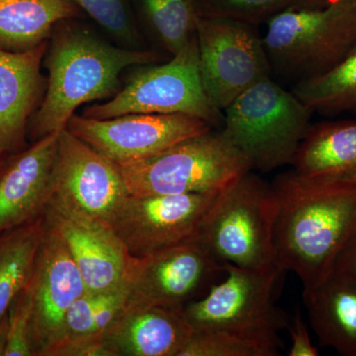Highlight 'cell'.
Segmentation results:
<instances>
[{"label":"cell","instance_id":"1","mask_svg":"<svg viewBox=\"0 0 356 356\" xmlns=\"http://www.w3.org/2000/svg\"><path fill=\"white\" fill-rule=\"evenodd\" d=\"M276 259L303 288L332 273L341 250L356 234V180L325 179L295 172L275 178Z\"/></svg>","mask_w":356,"mask_h":356},{"label":"cell","instance_id":"2","mask_svg":"<svg viewBox=\"0 0 356 356\" xmlns=\"http://www.w3.org/2000/svg\"><path fill=\"white\" fill-rule=\"evenodd\" d=\"M74 19L58 23L51 34L46 95L28 123L31 144L67 129L81 105L113 95L124 70L163 60L159 51L114 46Z\"/></svg>","mask_w":356,"mask_h":356},{"label":"cell","instance_id":"3","mask_svg":"<svg viewBox=\"0 0 356 356\" xmlns=\"http://www.w3.org/2000/svg\"><path fill=\"white\" fill-rule=\"evenodd\" d=\"M276 215L273 185L250 170L219 191L196 240L222 264L252 269L280 267L274 241Z\"/></svg>","mask_w":356,"mask_h":356},{"label":"cell","instance_id":"4","mask_svg":"<svg viewBox=\"0 0 356 356\" xmlns=\"http://www.w3.org/2000/svg\"><path fill=\"white\" fill-rule=\"evenodd\" d=\"M262 36L271 72L295 83L322 76L356 46V0L288 9Z\"/></svg>","mask_w":356,"mask_h":356},{"label":"cell","instance_id":"5","mask_svg":"<svg viewBox=\"0 0 356 356\" xmlns=\"http://www.w3.org/2000/svg\"><path fill=\"white\" fill-rule=\"evenodd\" d=\"M313 111L271 76L261 79L222 111V135L252 170L292 165L311 127Z\"/></svg>","mask_w":356,"mask_h":356},{"label":"cell","instance_id":"6","mask_svg":"<svg viewBox=\"0 0 356 356\" xmlns=\"http://www.w3.org/2000/svg\"><path fill=\"white\" fill-rule=\"evenodd\" d=\"M116 165L129 195L136 197L217 192L252 170L245 156L221 132L213 130Z\"/></svg>","mask_w":356,"mask_h":356},{"label":"cell","instance_id":"7","mask_svg":"<svg viewBox=\"0 0 356 356\" xmlns=\"http://www.w3.org/2000/svg\"><path fill=\"white\" fill-rule=\"evenodd\" d=\"M225 275L202 298L184 306L194 332H231L280 350V332L289 317L274 303V290L283 273L280 267L245 268L225 264Z\"/></svg>","mask_w":356,"mask_h":356},{"label":"cell","instance_id":"8","mask_svg":"<svg viewBox=\"0 0 356 356\" xmlns=\"http://www.w3.org/2000/svg\"><path fill=\"white\" fill-rule=\"evenodd\" d=\"M127 114H184L218 126L222 113L210 102L199 69L196 36L165 64L147 65L125 88L103 104L84 110L86 118H114Z\"/></svg>","mask_w":356,"mask_h":356},{"label":"cell","instance_id":"9","mask_svg":"<svg viewBox=\"0 0 356 356\" xmlns=\"http://www.w3.org/2000/svg\"><path fill=\"white\" fill-rule=\"evenodd\" d=\"M196 40L204 89L219 111L273 74L257 26L199 15Z\"/></svg>","mask_w":356,"mask_h":356},{"label":"cell","instance_id":"10","mask_svg":"<svg viewBox=\"0 0 356 356\" xmlns=\"http://www.w3.org/2000/svg\"><path fill=\"white\" fill-rule=\"evenodd\" d=\"M224 274V264L197 240L146 257H131L124 277L128 291L125 309L184 308L202 288H210Z\"/></svg>","mask_w":356,"mask_h":356},{"label":"cell","instance_id":"11","mask_svg":"<svg viewBox=\"0 0 356 356\" xmlns=\"http://www.w3.org/2000/svg\"><path fill=\"white\" fill-rule=\"evenodd\" d=\"M217 192L179 195H128L111 225L128 254L146 257L197 238Z\"/></svg>","mask_w":356,"mask_h":356},{"label":"cell","instance_id":"12","mask_svg":"<svg viewBox=\"0 0 356 356\" xmlns=\"http://www.w3.org/2000/svg\"><path fill=\"white\" fill-rule=\"evenodd\" d=\"M28 288L31 295L30 343L34 356H50L65 337L67 312L88 291L62 238L44 222Z\"/></svg>","mask_w":356,"mask_h":356},{"label":"cell","instance_id":"13","mask_svg":"<svg viewBox=\"0 0 356 356\" xmlns=\"http://www.w3.org/2000/svg\"><path fill=\"white\" fill-rule=\"evenodd\" d=\"M212 128L202 119L184 114H127L104 120L74 114L67 126L116 165L153 156Z\"/></svg>","mask_w":356,"mask_h":356},{"label":"cell","instance_id":"14","mask_svg":"<svg viewBox=\"0 0 356 356\" xmlns=\"http://www.w3.org/2000/svg\"><path fill=\"white\" fill-rule=\"evenodd\" d=\"M43 217L62 238L88 291L120 286L131 255L110 222L74 209L54 194Z\"/></svg>","mask_w":356,"mask_h":356},{"label":"cell","instance_id":"15","mask_svg":"<svg viewBox=\"0 0 356 356\" xmlns=\"http://www.w3.org/2000/svg\"><path fill=\"white\" fill-rule=\"evenodd\" d=\"M54 195L74 209L111 222L129 193L116 163L65 129L58 133Z\"/></svg>","mask_w":356,"mask_h":356},{"label":"cell","instance_id":"16","mask_svg":"<svg viewBox=\"0 0 356 356\" xmlns=\"http://www.w3.org/2000/svg\"><path fill=\"white\" fill-rule=\"evenodd\" d=\"M58 134L0 158V236L43 216L54 194Z\"/></svg>","mask_w":356,"mask_h":356},{"label":"cell","instance_id":"17","mask_svg":"<svg viewBox=\"0 0 356 356\" xmlns=\"http://www.w3.org/2000/svg\"><path fill=\"white\" fill-rule=\"evenodd\" d=\"M48 42L24 51L0 49V158L27 147V128L43 92Z\"/></svg>","mask_w":356,"mask_h":356},{"label":"cell","instance_id":"18","mask_svg":"<svg viewBox=\"0 0 356 356\" xmlns=\"http://www.w3.org/2000/svg\"><path fill=\"white\" fill-rule=\"evenodd\" d=\"M184 308L124 309L107 339L120 356H179L194 332Z\"/></svg>","mask_w":356,"mask_h":356},{"label":"cell","instance_id":"19","mask_svg":"<svg viewBox=\"0 0 356 356\" xmlns=\"http://www.w3.org/2000/svg\"><path fill=\"white\" fill-rule=\"evenodd\" d=\"M312 329L321 346L356 356V280L332 270L318 284L303 289Z\"/></svg>","mask_w":356,"mask_h":356},{"label":"cell","instance_id":"20","mask_svg":"<svg viewBox=\"0 0 356 356\" xmlns=\"http://www.w3.org/2000/svg\"><path fill=\"white\" fill-rule=\"evenodd\" d=\"M292 165L307 177L356 180V119L312 125Z\"/></svg>","mask_w":356,"mask_h":356},{"label":"cell","instance_id":"21","mask_svg":"<svg viewBox=\"0 0 356 356\" xmlns=\"http://www.w3.org/2000/svg\"><path fill=\"white\" fill-rule=\"evenodd\" d=\"M81 13L72 0H0V49L35 48L51 37L58 23Z\"/></svg>","mask_w":356,"mask_h":356},{"label":"cell","instance_id":"22","mask_svg":"<svg viewBox=\"0 0 356 356\" xmlns=\"http://www.w3.org/2000/svg\"><path fill=\"white\" fill-rule=\"evenodd\" d=\"M132 3L135 15L172 57L196 36L197 0H132Z\"/></svg>","mask_w":356,"mask_h":356},{"label":"cell","instance_id":"23","mask_svg":"<svg viewBox=\"0 0 356 356\" xmlns=\"http://www.w3.org/2000/svg\"><path fill=\"white\" fill-rule=\"evenodd\" d=\"M44 229L41 216L0 236V317L29 282Z\"/></svg>","mask_w":356,"mask_h":356},{"label":"cell","instance_id":"24","mask_svg":"<svg viewBox=\"0 0 356 356\" xmlns=\"http://www.w3.org/2000/svg\"><path fill=\"white\" fill-rule=\"evenodd\" d=\"M292 91L313 113L356 111V46L336 67L322 76L295 83Z\"/></svg>","mask_w":356,"mask_h":356},{"label":"cell","instance_id":"25","mask_svg":"<svg viewBox=\"0 0 356 356\" xmlns=\"http://www.w3.org/2000/svg\"><path fill=\"white\" fill-rule=\"evenodd\" d=\"M127 297V288L124 280L120 286L106 291L88 290L74 301L67 312L65 339L67 337L106 334L123 313Z\"/></svg>","mask_w":356,"mask_h":356},{"label":"cell","instance_id":"26","mask_svg":"<svg viewBox=\"0 0 356 356\" xmlns=\"http://www.w3.org/2000/svg\"><path fill=\"white\" fill-rule=\"evenodd\" d=\"M200 15L257 26L288 9L325 6L330 0H197Z\"/></svg>","mask_w":356,"mask_h":356},{"label":"cell","instance_id":"27","mask_svg":"<svg viewBox=\"0 0 356 356\" xmlns=\"http://www.w3.org/2000/svg\"><path fill=\"white\" fill-rule=\"evenodd\" d=\"M280 350L248 337L220 331L194 332L179 356H276Z\"/></svg>","mask_w":356,"mask_h":356},{"label":"cell","instance_id":"28","mask_svg":"<svg viewBox=\"0 0 356 356\" xmlns=\"http://www.w3.org/2000/svg\"><path fill=\"white\" fill-rule=\"evenodd\" d=\"M81 10L129 47L138 44L137 20L132 0H72Z\"/></svg>","mask_w":356,"mask_h":356},{"label":"cell","instance_id":"29","mask_svg":"<svg viewBox=\"0 0 356 356\" xmlns=\"http://www.w3.org/2000/svg\"><path fill=\"white\" fill-rule=\"evenodd\" d=\"M31 295L28 284L8 309V346L6 356H34L30 343Z\"/></svg>","mask_w":356,"mask_h":356},{"label":"cell","instance_id":"30","mask_svg":"<svg viewBox=\"0 0 356 356\" xmlns=\"http://www.w3.org/2000/svg\"><path fill=\"white\" fill-rule=\"evenodd\" d=\"M50 356H120L106 334L67 337Z\"/></svg>","mask_w":356,"mask_h":356},{"label":"cell","instance_id":"31","mask_svg":"<svg viewBox=\"0 0 356 356\" xmlns=\"http://www.w3.org/2000/svg\"><path fill=\"white\" fill-rule=\"evenodd\" d=\"M290 337V348L288 350L289 356H318L317 346H314L309 334L305 321L301 312L297 310L291 318H289L287 327Z\"/></svg>","mask_w":356,"mask_h":356},{"label":"cell","instance_id":"32","mask_svg":"<svg viewBox=\"0 0 356 356\" xmlns=\"http://www.w3.org/2000/svg\"><path fill=\"white\" fill-rule=\"evenodd\" d=\"M332 270L346 274L356 280V234L337 257Z\"/></svg>","mask_w":356,"mask_h":356},{"label":"cell","instance_id":"33","mask_svg":"<svg viewBox=\"0 0 356 356\" xmlns=\"http://www.w3.org/2000/svg\"><path fill=\"white\" fill-rule=\"evenodd\" d=\"M8 346V311L0 317V356H6Z\"/></svg>","mask_w":356,"mask_h":356}]
</instances>
